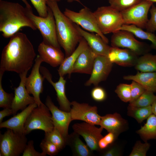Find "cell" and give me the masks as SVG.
<instances>
[{
	"instance_id": "obj_30",
	"label": "cell",
	"mask_w": 156,
	"mask_h": 156,
	"mask_svg": "<svg viewBox=\"0 0 156 156\" xmlns=\"http://www.w3.org/2000/svg\"><path fill=\"white\" fill-rule=\"evenodd\" d=\"M127 114L141 123L153 114L151 105L144 107H135L129 105Z\"/></svg>"
},
{
	"instance_id": "obj_2",
	"label": "cell",
	"mask_w": 156,
	"mask_h": 156,
	"mask_svg": "<svg viewBox=\"0 0 156 156\" xmlns=\"http://www.w3.org/2000/svg\"><path fill=\"white\" fill-rule=\"evenodd\" d=\"M24 27L37 29L28 16L26 7L17 3L0 0V31L2 36L11 38Z\"/></svg>"
},
{
	"instance_id": "obj_3",
	"label": "cell",
	"mask_w": 156,
	"mask_h": 156,
	"mask_svg": "<svg viewBox=\"0 0 156 156\" xmlns=\"http://www.w3.org/2000/svg\"><path fill=\"white\" fill-rule=\"evenodd\" d=\"M47 4L53 14L57 40L60 47L64 50L65 58L66 57L74 51L83 38L76 24L61 11L57 2L48 0Z\"/></svg>"
},
{
	"instance_id": "obj_9",
	"label": "cell",
	"mask_w": 156,
	"mask_h": 156,
	"mask_svg": "<svg viewBox=\"0 0 156 156\" xmlns=\"http://www.w3.org/2000/svg\"><path fill=\"white\" fill-rule=\"evenodd\" d=\"M63 13L74 23L88 32L97 34L108 44V39L100 31L93 12L89 8L84 6L77 12L66 8Z\"/></svg>"
},
{
	"instance_id": "obj_22",
	"label": "cell",
	"mask_w": 156,
	"mask_h": 156,
	"mask_svg": "<svg viewBox=\"0 0 156 156\" xmlns=\"http://www.w3.org/2000/svg\"><path fill=\"white\" fill-rule=\"evenodd\" d=\"M37 104L35 102L28 105L20 113L0 123V128L10 129L15 132L24 133V125L29 115Z\"/></svg>"
},
{
	"instance_id": "obj_37",
	"label": "cell",
	"mask_w": 156,
	"mask_h": 156,
	"mask_svg": "<svg viewBox=\"0 0 156 156\" xmlns=\"http://www.w3.org/2000/svg\"><path fill=\"white\" fill-rule=\"evenodd\" d=\"M40 146L43 152L51 156L57 155L60 151L55 145L44 139L42 141Z\"/></svg>"
},
{
	"instance_id": "obj_4",
	"label": "cell",
	"mask_w": 156,
	"mask_h": 156,
	"mask_svg": "<svg viewBox=\"0 0 156 156\" xmlns=\"http://www.w3.org/2000/svg\"><path fill=\"white\" fill-rule=\"evenodd\" d=\"M26 8L27 15L40 31L45 43L60 49L57 38L55 21L53 14L48 6V14L45 17L38 16L33 13L31 7Z\"/></svg>"
},
{
	"instance_id": "obj_31",
	"label": "cell",
	"mask_w": 156,
	"mask_h": 156,
	"mask_svg": "<svg viewBox=\"0 0 156 156\" xmlns=\"http://www.w3.org/2000/svg\"><path fill=\"white\" fill-rule=\"evenodd\" d=\"M44 139L55 145L60 151L66 145V139L58 130L55 128L50 132H45Z\"/></svg>"
},
{
	"instance_id": "obj_10",
	"label": "cell",
	"mask_w": 156,
	"mask_h": 156,
	"mask_svg": "<svg viewBox=\"0 0 156 156\" xmlns=\"http://www.w3.org/2000/svg\"><path fill=\"white\" fill-rule=\"evenodd\" d=\"M153 3L142 0L135 5L120 12L124 25H133L145 29L148 21V13Z\"/></svg>"
},
{
	"instance_id": "obj_7",
	"label": "cell",
	"mask_w": 156,
	"mask_h": 156,
	"mask_svg": "<svg viewBox=\"0 0 156 156\" xmlns=\"http://www.w3.org/2000/svg\"><path fill=\"white\" fill-rule=\"evenodd\" d=\"M24 133L8 129L0 134V156H19L23 153L27 144Z\"/></svg>"
},
{
	"instance_id": "obj_43",
	"label": "cell",
	"mask_w": 156,
	"mask_h": 156,
	"mask_svg": "<svg viewBox=\"0 0 156 156\" xmlns=\"http://www.w3.org/2000/svg\"><path fill=\"white\" fill-rule=\"evenodd\" d=\"M122 155L120 148L113 143L103 150L101 154L102 155L104 156H120Z\"/></svg>"
},
{
	"instance_id": "obj_27",
	"label": "cell",
	"mask_w": 156,
	"mask_h": 156,
	"mask_svg": "<svg viewBox=\"0 0 156 156\" xmlns=\"http://www.w3.org/2000/svg\"><path fill=\"white\" fill-rule=\"evenodd\" d=\"M134 66L141 72H156V55L148 53L139 56Z\"/></svg>"
},
{
	"instance_id": "obj_1",
	"label": "cell",
	"mask_w": 156,
	"mask_h": 156,
	"mask_svg": "<svg viewBox=\"0 0 156 156\" xmlns=\"http://www.w3.org/2000/svg\"><path fill=\"white\" fill-rule=\"evenodd\" d=\"M10 38L2 52L0 70L19 74L28 72L36 55L32 44L23 33L18 32Z\"/></svg>"
},
{
	"instance_id": "obj_19",
	"label": "cell",
	"mask_w": 156,
	"mask_h": 156,
	"mask_svg": "<svg viewBox=\"0 0 156 156\" xmlns=\"http://www.w3.org/2000/svg\"><path fill=\"white\" fill-rule=\"evenodd\" d=\"M75 24L79 33L86 41L93 52L96 55H103L107 57L111 47L107 44H108L106 43L97 34L86 31L79 25Z\"/></svg>"
},
{
	"instance_id": "obj_25",
	"label": "cell",
	"mask_w": 156,
	"mask_h": 156,
	"mask_svg": "<svg viewBox=\"0 0 156 156\" xmlns=\"http://www.w3.org/2000/svg\"><path fill=\"white\" fill-rule=\"evenodd\" d=\"M123 78L127 80L135 81L146 90L156 92V72H138L135 75L124 76Z\"/></svg>"
},
{
	"instance_id": "obj_44",
	"label": "cell",
	"mask_w": 156,
	"mask_h": 156,
	"mask_svg": "<svg viewBox=\"0 0 156 156\" xmlns=\"http://www.w3.org/2000/svg\"><path fill=\"white\" fill-rule=\"evenodd\" d=\"M104 140L109 145L113 143L114 142L117 138L113 133L109 132L105 136L103 137Z\"/></svg>"
},
{
	"instance_id": "obj_34",
	"label": "cell",
	"mask_w": 156,
	"mask_h": 156,
	"mask_svg": "<svg viewBox=\"0 0 156 156\" xmlns=\"http://www.w3.org/2000/svg\"><path fill=\"white\" fill-rule=\"evenodd\" d=\"M142 0H109L110 5L121 12L140 2Z\"/></svg>"
},
{
	"instance_id": "obj_47",
	"label": "cell",
	"mask_w": 156,
	"mask_h": 156,
	"mask_svg": "<svg viewBox=\"0 0 156 156\" xmlns=\"http://www.w3.org/2000/svg\"><path fill=\"white\" fill-rule=\"evenodd\" d=\"M151 106L153 114L156 116V96Z\"/></svg>"
},
{
	"instance_id": "obj_20",
	"label": "cell",
	"mask_w": 156,
	"mask_h": 156,
	"mask_svg": "<svg viewBox=\"0 0 156 156\" xmlns=\"http://www.w3.org/2000/svg\"><path fill=\"white\" fill-rule=\"evenodd\" d=\"M38 51L43 62L53 67L60 66L65 58L60 49L47 44L43 41L39 44Z\"/></svg>"
},
{
	"instance_id": "obj_38",
	"label": "cell",
	"mask_w": 156,
	"mask_h": 156,
	"mask_svg": "<svg viewBox=\"0 0 156 156\" xmlns=\"http://www.w3.org/2000/svg\"><path fill=\"white\" fill-rule=\"evenodd\" d=\"M37 11L39 16H46L48 14V6L47 4L48 0H30Z\"/></svg>"
},
{
	"instance_id": "obj_32",
	"label": "cell",
	"mask_w": 156,
	"mask_h": 156,
	"mask_svg": "<svg viewBox=\"0 0 156 156\" xmlns=\"http://www.w3.org/2000/svg\"><path fill=\"white\" fill-rule=\"evenodd\" d=\"M154 93L146 90L136 100L129 103V105L135 107H144L151 105L156 96Z\"/></svg>"
},
{
	"instance_id": "obj_8",
	"label": "cell",
	"mask_w": 156,
	"mask_h": 156,
	"mask_svg": "<svg viewBox=\"0 0 156 156\" xmlns=\"http://www.w3.org/2000/svg\"><path fill=\"white\" fill-rule=\"evenodd\" d=\"M134 36L132 33L127 30L117 31L113 33L112 36L111 46L129 49L139 56L148 53L152 49L151 46L137 40Z\"/></svg>"
},
{
	"instance_id": "obj_13",
	"label": "cell",
	"mask_w": 156,
	"mask_h": 156,
	"mask_svg": "<svg viewBox=\"0 0 156 156\" xmlns=\"http://www.w3.org/2000/svg\"><path fill=\"white\" fill-rule=\"evenodd\" d=\"M74 132L81 136L86 144L92 151H100L98 143L99 140L103 136L101 133L103 129L100 127L86 122L77 123L72 126Z\"/></svg>"
},
{
	"instance_id": "obj_48",
	"label": "cell",
	"mask_w": 156,
	"mask_h": 156,
	"mask_svg": "<svg viewBox=\"0 0 156 156\" xmlns=\"http://www.w3.org/2000/svg\"><path fill=\"white\" fill-rule=\"evenodd\" d=\"M50 0L58 2V1H60L61 0ZM66 0L68 2H70V3L74 1L76 2L79 3L82 5H83V4L81 2L80 0Z\"/></svg>"
},
{
	"instance_id": "obj_6",
	"label": "cell",
	"mask_w": 156,
	"mask_h": 156,
	"mask_svg": "<svg viewBox=\"0 0 156 156\" xmlns=\"http://www.w3.org/2000/svg\"><path fill=\"white\" fill-rule=\"evenodd\" d=\"M47 107L43 103L34 108L28 117L24 125V134L26 135L35 130L45 132L54 129L52 115Z\"/></svg>"
},
{
	"instance_id": "obj_35",
	"label": "cell",
	"mask_w": 156,
	"mask_h": 156,
	"mask_svg": "<svg viewBox=\"0 0 156 156\" xmlns=\"http://www.w3.org/2000/svg\"><path fill=\"white\" fill-rule=\"evenodd\" d=\"M115 92L122 101L130 102L131 99V84L120 83L117 86Z\"/></svg>"
},
{
	"instance_id": "obj_21",
	"label": "cell",
	"mask_w": 156,
	"mask_h": 156,
	"mask_svg": "<svg viewBox=\"0 0 156 156\" xmlns=\"http://www.w3.org/2000/svg\"><path fill=\"white\" fill-rule=\"evenodd\" d=\"M99 125L108 132L114 133L117 137L121 133L125 131L128 127L127 120L119 114L115 113L101 116Z\"/></svg>"
},
{
	"instance_id": "obj_5",
	"label": "cell",
	"mask_w": 156,
	"mask_h": 156,
	"mask_svg": "<svg viewBox=\"0 0 156 156\" xmlns=\"http://www.w3.org/2000/svg\"><path fill=\"white\" fill-rule=\"evenodd\" d=\"M93 13L98 27L104 35L119 30L124 25L120 12L110 5L99 7Z\"/></svg>"
},
{
	"instance_id": "obj_11",
	"label": "cell",
	"mask_w": 156,
	"mask_h": 156,
	"mask_svg": "<svg viewBox=\"0 0 156 156\" xmlns=\"http://www.w3.org/2000/svg\"><path fill=\"white\" fill-rule=\"evenodd\" d=\"M35 61L30 75L26 79L25 85L27 92L33 95L35 103L38 106L43 103L40 95L43 91V82L45 78L40 73V65L43 62L39 55L37 56Z\"/></svg>"
},
{
	"instance_id": "obj_49",
	"label": "cell",
	"mask_w": 156,
	"mask_h": 156,
	"mask_svg": "<svg viewBox=\"0 0 156 156\" xmlns=\"http://www.w3.org/2000/svg\"><path fill=\"white\" fill-rule=\"evenodd\" d=\"M25 4L26 7L29 8L31 7L30 5L28 3L27 0H21Z\"/></svg>"
},
{
	"instance_id": "obj_15",
	"label": "cell",
	"mask_w": 156,
	"mask_h": 156,
	"mask_svg": "<svg viewBox=\"0 0 156 156\" xmlns=\"http://www.w3.org/2000/svg\"><path fill=\"white\" fill-rule=\"evenodd\" d=\"M45 105L51 113L54 127L66 139L68 135V128L72 121L70 112L63 111L56 106L49 96H47Z\"/></svg>"
},
{
	"instance_id": "obj_17",
	"label": "cell",
	"mask_w": 156,
	"mask_h": 156,
	"mask_svg": "<svg viewBox=\"0 0 156 156\" xmlns=\"http://www.w3.org/2000/svg\"><path fill=\"white\" fill-rule=\"evenodd\" d=\"M40 71L45 79L53 87L56 93L57 99L61 110L70 112L71 102L67 99L65 92V86L66 81L64 77L60 76L58 81L54 82L52 80V76L49 71L46 67L40 66Z\"/></svg>"
},
{
	"instance_id": "obj_45",
	"label": "cell",
	"mask_w": 156,
	"mask_h": 156,
	"mask_svg": "<svg viewBox=\"0 0 156 156\" xmlns=\"http://www.w3.org/2000/svg\"><path fill=\"white\" fill-rule=\"evenodd\" d=\"M13 114L11 108H5L0 111V123L2 122L3 119L6 116Z\"/></svg>"
},
{
	"instance_id": "obj_26",
	"label": "cell",
	"mask_w": 156,
	"mask_h": 156,
	"mask_svg": "<svg viewBox=\"0 0 156 156\" xmlns=\"http://www.w3.org/2000/svg\"><path fill=\"white\" fill-rule=\"evenodd\" d=\"M79 135L74 132L69 135L66 139V145L70 147L73 155L76 156L93 155V151L81 141L79 138Z\"/></svg>"
},
{
	"instance_id": "obj_42",
	"label": "cell",
	"mask_w": 156,
	"mask_h": 156,
	"mask_svg": "<svg viewBox=\"0 0 156 156\" xmlns=\"http://www.w3.org/2000/svg\"><path fill=\"white\" fill-rule=\"evenodd\" d=\"M43 152L40 153L35 149L34 141L31 140L28 142L22 153L23 156H46Z\"/></svg>"
},
{
	"instance_id": "obj_33",
	"label": "cell",
	"mask_w": 156,
	"mask_h": 156,
	"mask_svg": "<svg viewBox=\"0 0 156 156\" xmlns=\"http://www.w3.org/2000/svg\"><path fill=\"white\" fill-rule=\"evenodd\" d=\"M4 72L0 70V107L11 108L14 95L6 92L3 88L2 80Z\"/></svg>"
},
{
	"instance_id": "obj_28",
	"label": "cell",
	"mask_w": 156,
	"mask_h": 156,
	"mask_svg": "<svg viewBox=\"0 0 156 156\" xmlns=\"http://www.w3.org/2000/svg\"><path fill=\"white\" fill-rule=\"evenodd\" d=\"M136 133L146 142L156 139V116L152 114L147 119L146 123Z\"/></svg>"
},
{
	"instance_id": "obj_29",
	"label": "cell",
	"mask_w": 156,
	"mask_h": 156,
	"mask_svg": "<svg viewBox=\"0 0 156 156\" xmlns=\"http://www.w3.org/2000/svg\"><path fill=\"white\" fill-rule=\"evenodd\" d=\"M125 30L132 33L136 37L151 42L152 49L156 51V36L153 33L145 31L142 29L133 25H123L119 30Z\"/></svg>"
},
{
	"instance_id": "obj_23",
	"label": "cell",
	"mask_w": 156,
	"mask_h": 156,
	"mask_svg": "<svg viewBox=\"0 0 156 156\" xmlns=\"http://www.w3.org/2000/svg\"><path fill=\"white\" fill-rule=\"evenodd\" d=\"M96 55L88 47L79 55L74 63L71 73L91 75Z\"/></svg>"
},
{
	"instance_id": "obj_14",
	"label": "cell",
	"mask_w": 156,
	"mask_h": 156,
	"mask_svg": "<svg viewBox=\"0 0 156 156\" xmlns=\"http://www.w3.org/2000/svg\"><path fill=\"white\" fill-rule=\"evenodd\" d=\"M113 63L107 56L97 55L95 59L91 76L84 85L89 86L92 85L98 86L101 82L106 80L110 73Z\"/></svg>"
},
{
	"instance_id": "obj_40",
	"label": "cell",
	"mask_w": 156,
	"mask_h": 156,
	"mask_svg": "<svg viewBox=\"0 0 156 156\" xmlns=\"http://www.w3.org/2000/svg\"><path fill=\"white\" fill-rule=\"evenodd\" d=\"M151 17L146 25V31L153 33L156 31V7L153 4L150 9Z\"/></svg>"
},
{
	"instance_id": "obj_12",
	"label": "cell",
	"mask_w": 156,
	"mask_h": 156,
	"mask_svg": "<svg viewBox=\"0 0 156 156\" xmlns=\"http://www.w3.org/2000/svg\"><path fill=\"white\" fill-rule=\"evenodd\" d=\"M71 104L70 112L72 120H79L94 125H100L101 116L98 114L96 106L75 101L71 102Z\"/></svg>"
},
{
	"instance_id": "obj_36",
	"label": "cell",
	"mask_w": 156,
	"mask_h": 156,
	"mask_svg": "<svg viewBox=\"0 0 156 156\" xmlns=\"http://www.w3.org/2000/svg\"><path fill=\"white\" fill-rule=\"evenodd\" d=\"M150 146V144L146 142L142 143L137 141L133 146L129 156H146Z\"/></svg>"
},
{
	"instance_id": "obj_41",
	"label": "cell",
	"mask_w": 156,
	"mask_h": 156,
	"mask_svg": "<svg viewBox=\"0 0 156 156\" xmlns=\"http://www.w3.org/2000/svg\"><path fill=\"white\" fill-rule=\"evenodd\" d=\"M92 90L91 95L94 101L101 102L105 100L106 98V94L104 89L101 87L96 86Z\"/></svg>"
},
{
	"instance_id": "obj_50",
	"label": "cell",
	"mask_w": 156,
	"mask_h": 156,
	"mask_svg": "<svg viewBox=\"0 0 156 156\" xmlns=\"http://www.w3.org/2000/svg\"><path fill=\"white\" fill-rule=\"evenodd\" d=\"M150 2H151L152 3L153 2H156V0H146Z\"/></svg>"
},
{
	"instance_id": "obj_18",
	"label": "cell",
	"mask_w": 156,
	"mask_h": 156,
	"mask_svg": "<svg viewBox=\"0 0 156 156\" xmlns=\"http://www.w3.org/2000/svg\"><path fill=\"white\" fill-rule=\"evenodd\" d=\"M139 56L129 49L112 47L107 56L112 63L124 67L134 66Z\"/></svg>"
},
{
	"instance_id": "obj_16",
	"label": "cell",
	"mask_w": 156,
	"mask_h": 156,
	"mask_svg": "<svg viewBox=\"0 0 156 156\" xmlns=\"http://www.w3.org/2000/svg\"><path fill=\"white\" fill-rule=\"evenodd\" d=\"M28 72L19 74L21 81L19 86L14 88V94L11 106L13 114H16L19 110H23L27 105L35 102L33 96L29 95L26 88L25 82Z\"/></svg>"
},
{
	"instance_id": "obj_39",
	"label": "cell",
	"mask_w": 156,
	"mask_h": 156,
	"mask_svg": "<svg viewBox=\"0 0 156 156\" xmlns=\"http://www.w3.org/2000/svg\"><path fill=\"white\" fill-rule=\"evenodd\" d=\"M131 85V99L129 102H132L139 97L146 90L138 82L132 81Z\"/></svg>"
},
{
	"instance_id": "obj_46",
	"label": "cell",
	"mask_w": 156,
	"mask_h": 156,
	"mask_svg": "<svg viewBox=\"0 0 156 156\" xmlns=\"http://www.w3.org/2000/svg\"><path fill=\"white\" fill-rule=\"evenodd\" d=\"M103 137L99 140L98 142V145L100 151L105 149L109 146L104 140Z\"/></svg>"
},
{
	"instance_id": "obj_24",
	"label": "cell",
	"mask_w": 156,
	"mask_h": 156,
	"mask_svg": "<svg viewBox=\"0 0 156 156\" xmlns=\"http://www.w3.org/2000/svg\"><path fill=\"white\" fill-rule=\"evenodd\" d=\"M88 46L86 41L83 38L74 51L68 57L65 58L60 66L58 69L60 76L64 77L66 74L70 76L73 67L77 59L81 53Z\"/></svg>"
}]
</instances>
